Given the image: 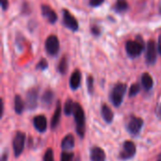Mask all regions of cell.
<instances>
[{"label":"cell","instance_id":"obj_1","mask_svg":"<svg viewBox=\"0 0 161 161\" xmlns=\"http://www.w3.org/2000/svg\"><path fill=\"white\" fill-rule=\"evenodd\" d=\"M74 116L75 121L76 124V133L80 138H84L85 136V113L82 108V107L78 104H75V109H74Z\"/></svg>","mask_w":161,"mask_h":161},{"label":"cell","instance_id":"obj_2","mask_svg":"<svg viewBox=\"0 0 161 161\" xmlns=\"http://www.w3.org/2000/svg\"><path fill=\"white\" fill-rule=\"evenodd\" d=\"M126 90H127V86L124 83H117L113 87L110 93V101L115 107L121 106L124 100V96L126 92Z\"/></svg>","mask_w":161,"mask_h":161},{"label":"cell","instance_id":"obj_3","mask_svg":"<svg viewBox=\"0 0 161 161\" xmlns=\"http://www.w3.org/2000/svg\"><path fill=\"white\" fill-rule=\"evenodd\" d=\"M144 43L140 42L139 41H128L125 44V50L127 55L130 58L139 57L143 51Z\"/></svg>","mask_w":161,"mask_h":161},{"label":"cell","instance_id":"obj_4","mask_svg":"<svg viewBox=\"0 0 161 161\" xmlns=\"http://www.w3.org/2000/svg\"><path fill=\"white\" fill-rule=\"evenodd\" d=\"M25 133L21 132V131H17L14 139H13V152H14V156L15 157H19L25 147Z\"/></svg>","mask_w":161,"mask_h":161},{"label":"cell","instance_id":"obj_5","mask_svg":"<svg viewBox=\"0 0 161 161\" xmlns=\"http://www.w3.org/2000/svg\"><path fill=\"white\" fill-rule=\"evenodd\" d=\"M45 50L50 56H57L59 51V41L57 36L51 35L45 41Z\"/></svg>","mask_w":161,"mask_h":161},{"label":"cell","instance_id":"obj_6","mask_svg":"<svg viewBox=\"0 0 161 161\" xmlns=\"http://www.w3.org/2000/svg\"><path fill=\"white\" fill-rule=\"evenodd\" d=\"M158 45L152 40H150L146 44V61L148 64H155L158 58Z\"/></svg>","mask_w":161,"mask_h":161},{"label":"cell","instance_id":"obj_7","mask_svg":"<svg viewBox=\"0 0 161 161\" xmlns=\"http://www.w3.org/2000/svg\"><path fill=\"white\" fill-rule=\"evenodd\" d=\"M143 126V120L139 117L132 116L127 123V130L131 135H138Z\"/></svg>","mask_w":161,"mask_h":161},{"label":"cell","instance_id":"obj_8","mask_svg":"<svg viewBox=\"0 0 161 161\" xmlns=\"http://www.w3.org/2000/svg\"><path fill=\"white\" fill-rule=\"evenodd\" d=\"M62 15L64 25L72 31H76L78 29V22L74 15L68 9H62Z\"/></svg>","mask_w":161,"mask_h":161},{"label":"cell","instance_id":"obj_9","mask_svg":"<svg viewBox=\"0 0 161 161\" xmlns=\"http://www.w3.org/2000/svg\"><path fill=\"white\" fill-rule=\"evenodd\" d=\"M136 145L133 142H125L123 145V150L120 153V158L125 160L132 158L136 154Z\"/></svg>","mask_w":161,"mask_h":161},{"label":"cell","instance_id":"obj_10","mask_svg":"<svg viewBox=\"0 0 161 161\" xmlns=\"http://www.w3.org/2000/svg\"><path fill=\"white\" fill-rule=\"evenodd\" d=\"M38 91L36 89H30L26 93V106L29 109L33 110L38 105Z\"/></svg>","mask_w":161,"mask_h":161},{"label":"cell","instance_id":"obj_11","mask_svg":"<svg viewBox=\"0 0 161 161\" xmlns=\"http://www.w3.org/2000/svg\"><path fill=\"white\" fill-rule=\"evenodd\" d=\"M42 14L50 24H55L58 21V15L56 11L48 5H42Z\"/></svg>","mask_w":161,"mask_h":161},{"label":"cell","instance_id":"obj_12","mask_svg":"<svg viewBox=\"0 0 161 161\" xmlns=\"http://www.w3.org/2000/svg\"><path fill=\"white\" fill-rule=\"evenodd\" d=\"M33 124L35 128L39 131V132H44L47 128V121L46 118L43 115H38L34 118L33 120Z\"/></svg>","mask_w":161,"mask_h":161},{"label":"cell","instance_id":"obj_13","mask_svg":"<svg viewBox=\"0 0 161 161\" xmlns=\"http://www.w3.org/2000/svg\"><path fill=\"white\" fill-rule=\"evenodd\" d=\"M91 160L92 161H106V154L100 147L94 146L91 150Z\"/></svg>","mask_w":161,"mask_h":161},{"label":"cell","instance_id":"obj_14","mask_svg":"<svg viewBox=\"0 0 161 161\" xmlns=\"http://www.w3.org/2000/svg\"><path fill=\"white\" fill-rule=\"evenodd\" d=\"M80 82H81V73L78 70H75L71 77H70V87L72 90H76L79 88L80 86Z\"/></svg>","mask_w":161,"mask_h":161},{"label":"cell","instance_id":"obj_15","mask_svg":"<svg viewBox=\"0 0 161 161\" xmlns=\"http://www.w3.org/2000/svg\"><path fill=\"white\" fill-rule=\"evenodd\" d=\"M60 114H61V105H60V101H58L56 110H55V112L53 114V117H52V120H51L52 128L57 127V125H58L59 120H60Z\"/></svg>","mask_w":161,"mask_h":161},{"label":"cell","instance_id":"obj_16","mask_svg":"<svg viewBox=\"0 0 161 161\" xmlns=\"http://www.w3.org/2000/svg\"><path fill=\"white\" fill-rule=\"evenodd\" d=\"M142 84L146 91H150L154 86V80L150 74L144 73L142 75Z\"/></svg>","mask_w":161,"mask_h":161},{"label":"cell","instance_id":"obj_17","mask_svg":"<svg viewBox=\"0 0 161 161\" xmlns=\"http://www.w3.org/2000/svg\"><path fill=\"white\" fill-rule=\"evenodd\" d=\"M75 146V138L73 135L69 134L67 136H65L61 142V148L63 150H69L74 148Z\"/></svg>","mask_w":161,"mask_h":161},{"label":"cell","instance_id":"obj_18","mask_svg":"<svg viewBox=\"0 0 161 161\" xmlns=\"http://www.w3.org/2000/svg\"><path fill=\"white\" fill-rule=\"evenodd\" d=\"M102 116H103L104 120L108 124H110L113 121L114 114H113L111 108L108 105H103V107H102Z\"/></svg>","mask_w":161,"mask_h":161},{"label":"cell","instance_id":"obj_19","mask_svg":"<svg viewBox=\"0 0 161 161\" xmlns=\"http://www.w3.org/2000/svg\"><path fill=\"white\" fill-rule=\"evenodd\" d=\"M25 108V104L20 95H15L14 97V110L17 114L23 113Z\"/></svg>","mask_w":161,"mask_h":161},{"label":"cell","instance_id":"obj_20","mask_svg":"<svg viewBox=\"0 0 161 161\" xmlns=\"http://www.w3.org/2000/svg\"><path fill=\"white\" fill-rule=\"evenodd\" d=\"M114 9L119 13L125 12L128 9L127 1L126 0H117V2L115 4V7H114Z\"/></svg>","mask_w":161,"mask_h":161},{"label":"cell","instance_id":"obj_21","mask_svg":"<svg viewBox=\"0 0 161 161\" xmlns=\"http://www.w3.org/2000/svg\"><path fill=\"white\" fill-rule=\"evenodd\" d=\"M53 99H54V93H53L52 91L48 90V91H46L43 93L42 98V103L44 105H50L52 103Z\"/></svg>","mask_w":161,"mask_h":161},{"label":"cell","instance_id":"obj_22","mask_svg":"<svg viewBox=\"0 0 161 161\" xmlns=\"http://www.w3.org/2000/svg\"><path fill=\"white\" fill-rule=\"evenodd\" d=\"M67 68H68V62H67V58L66 57H62L59 63H58V72L61 74V75H65L66 74V71H67Z\"/></svg>","mask_w":161,"mask_h":161},{"label":"cell","instance_id":"obj_23","mask_svg":"<svg viewBox=\"0 0 161 161\" xmlns=\"http://www.w3.org/2000/svg\"><path fill=\"white\" fill-rule=\"evenodd\" d=\"M74 109H75V104L73 102L72 99H67L66 103H65V106H64V112L66 115H71L73 112H74Z\"/></svg>","mask_w":161,"mask_h":161},{"label":"cell","instance_id":"obj_24","mask_svg":"<svg viewBox=\"0 0 161 161\" xmlns=\"http://www.w3.org/2000/svg\"><path fill=\"white\" fill-rule=\"evenodd\" d=\"M141 91V86L138 83H134L131 85L130 89H129V97H133L135 95H137Z\"/></svg>","mask_w":161,"mask_h":161},{"label":"cell","instance_id":"obj_25","mask_svg":"<svg viewBox=\"0 0 161 161\" xmlns=\"http://www.w3.org/2000/svg\"><path fill=\"white\" fill-rule=\"evenodd\" d=\"M74 158V154L70 152H62L60 156V161H72Z\"/></svg>","mask_w":161,"mask_h":161},{"label":"cell","instance_id":"obj_26","mask_svg":"<svg viewBox=\"0 0 161 161\" xmlns=\"http://www.w3.org/2000/svg\"><path fill=\"white\" fill-rule=\"evenodd\" d=\"M43 161H54V154L51 149H47L43 156Z\"/></svg>","mask_w":161,"mask_h":161},{"label":"cell","instance_id":"obj_27","mask_svg":"<svg viewBox=\"0 0 161 161\" xmlns=\"http://www.w3.org/2000/svg\"><path fill=\"white\" fill-rule=\"evenodd\" d=\"M47 67H48V62H47V60L44 59V58H42V59L40 60V62L37 64V69H38V70L43 71V70L47 69Z\"/></svg>","mask_w":161,"mask_h":161},{"label":"cell","instance_id":"obj_28","mask_svg":"<svg viewBox=\"0 0 161 161\" xmlns=\"http://www.w3.org/2000/svg\"><path fill=\"white\" fill-rule=\"evenodd\" d=\"M87 86H88V91L89 92L92 94L93 92V77L92 75H89L88 76V79H87Z\"/></svg>","mask_w":161,"mask_h":161},{"label":"cell","instance_id":"obj_29","mask_svg":"<svg viewBox=\"0 0 161 161\" xmlns=\"http://www.w3.org/2000/svg\"><path fill=\"white\" fill-rule=\"evenodd\" d=\"M105 0H90V5L92 7H99L104 3Z\"/></svg>","mask_w":161,"mask_h":161},{"label":"cell","instance_id":"obj_30","mask_svg":"<svg viewBox=\"0 0 161 161\" xmlns=\"http://www.w3.org/2000/svg\"><path fill=\"white\" fill-rule=\"evenodd\" d=\"M91 31H92V33L94 36L100 35V28H99L97 25H92V26L91 27Z\"/></svg>","mask_w":161,"mask_h":161},{"label":"cell","instance_id":"obj_31","mask_svg":"<svg viewBox=\"0 0 161 161\" xmlns=\"http://www.w3.org/2000/svg\"><path fill=\"white\" fill-rule=\"evenodd\" d=\"M0 3H1V7H2L3 10L8 9V0H0Z\"/></svg>","mask_w":161,"mask_h":161},{"label":"cell","instance_id":"obj_32","mask_svg":"<svg viewBox=\"0 0 161 161\" xmlns=\"http://www.w3.org/2000/svg\"><path fill=\"white\" fill-rule=\"evenodd\" d=\"M158 51L159 53V55H161V34L158 37Z\"/></svg>","mask_w":161,"mask_h":161},{"label":"cell","instance_id":"obj_33","mask_svg":"<svg viewBox=\"0 0 161 161\" xmlns=\"http://www.w3.org/2000/svg\"><path fill=\"white\" fill-rule=\"evenodd\" d=\"M7 159H8V155L5 153V154L2 156V159H1V161H7Z\"/></svg>","mask_w":161,"mask_h":161},{"label":"cell","instance_id":"obj_34","mask_svg":"<svg viewBox=\"0 0 161 161\" xmlns=\"http://www.w3.org/2000/svg\"><path fill=\"white\" fill-rule=\"evenodd\" d=\"M158 116L161 118V106L160 108H159V109H158Z\"/></svg>","mask_w":161,"mask_h":161},{"label":"cell","instance_id":"obj_35","mask_svg":"<svg viewBox=\"0 0 161 161\" xmlns=\"http://www.w3.org/2000/svg\"><path fill=\"white\" fill-rule=\"evenodd\" d=\"M158 161H161V155L159 156V158H158Z\"/></svg>","mask_w":161,"mask_h":161},{"label":"cell","instance_id":"obj_36","mask_svg":"<svg viewBox=\"0 0 161 161\" xmlns=\"http://www.w3.org/2000/svg\"><path fill=\"white\" fill-rule=\"evenodd\" d=\"M160 12H161V8H160Z\"/></svg>","mask_w":161,"mask_h":161}]
</instances>
